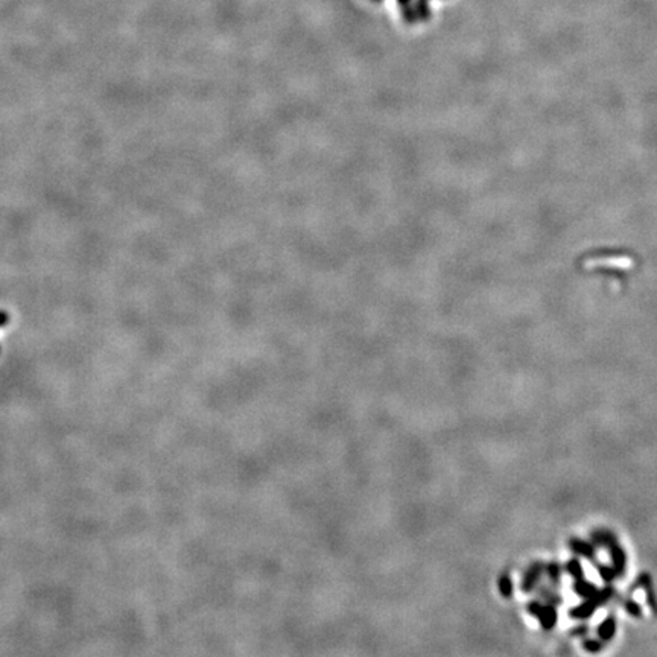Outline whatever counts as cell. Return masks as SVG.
Returning <instances> with one entry per match:
<instances>
[{
	"label": "cell",
	"instance_id": "obj_14",
	"mask_svg": "<svg viewBox=\"0 0 657 657\" xmlns=\"http://www.w3.org/2000/svg\"><path fill=\"white\" fill-rule=\"evenodd\" d=\"M651 586V578H650V575L648 574H642L639 578H638V581L635 583V586H633V589H638V587H650Z\"/></svg>",
	"mask_w": 657,
	"mask_h": 657
},
{
	"label": "cell",
	"instance_id": "obj_3",
	"mask_svg": "<svg viewBox=\"0 0 657 657\" xmlns=\"http://www.w3.org/2000/svg\"><path fill=\"white\" fill-rule=\"evenodd\" d=\"M542 572H543V564H542V563H534V564L529 567V569L525 572V575H523V578H522L520 589H522L523 592H531V590L535 587L537 581L540 580Z\"/></svg>",
	"mask_w": 657,
	"mask_h": 657
},
{
	"label": "cell",
	"instance_id": "obj_8",
	"mask_svg": "<svg viewBox=\"0 0 657 657\" xmlns=\"http://www.w3.org/2000/svg\"><path fill=\"white\" fill-rule=\"evenodd\" d=\"M497 586H499V592L503 598H510L513 595V581L508 575H502L497 580Z\"/></svg>",
	"mask_w": 657,
	"mask_h": 657
},
{
	"label": "cell",
	"instance_id": "obj_2",
	"mask_svg": "<svg viewBox=\"0 0 657 657\" xmlns=\"http://www.w3.org/2000/svg\"><path fill=\"white\" fill-rule=\"evenodd\" d=\"M528 612L532 616H537L540 619V624L545 630H551L557 622V612H555L554 606H551V604L542 606L540 603L532 601L528 604Z\"/></svg>",
	"mask_w": 657,
	"mask_h": 657
},
{
	"label": "cell",
	"instance_id": "obj_16",
	"mask_svg": "<svg viewBox=\"0 0 657 657\" xmlns=\"http://www.w3.org/2000/svg\"><path fill=\"white\" fill-rule=\"evenodd\" d=\"M589 629L587 627H580V629H575V630H572L571 632V635H575V636H578V635H586V632H587Z\"/></svg>",
	"mask_w": 657,
	"mask_h": 657
},
{
	"label": "cell",
	"instance_id": "obj_5",
	"mask_svg": "<svg viewBox=\"0 0 657 657\" xmlns=\"http://www.w3.org/2000/svg\"><path fill=\"white\" fill-rule=\"evenodd\" d=\"M569 546H571L572 551H575V552L580 554V555L587 557L589 560H593V558H595V552H593L592 545H589V543H586V542H583V540H580V539H572V540L569 542Z\"/></svg>",
	"mask_w": 657,
	"mask_h": 657
},
{
	"label": "cell",
	"instance_id": "obj_6",
	"mask_svg": "<svg viewBox=\"0 0 657 657\" xmlns=\"http://www.w3.org/2000/svg\"><path fill=\"white\" fill-rule=\"evenodd\" d=\"M615 630H616L615 618H613V616H609V618L600 625L598 635H600L601 639H604V641H610V639L613 638V635H615Z\"/></svg>",
	"mask_w": 657,
	"mask_h": 657
},
{
	"label": "cell",
	"instance_id": "obj_15",
	"mask_svg": "<svg viewBox=\"0 0 657 657\" xmlns=\"http://www.w3.org/2000/svg\"><path fill=\"white\" fill-rule=\"evenodd\" d=\"M583 647H584L587 651H590V653H595V651L601 650V644H600V642H596V641H586V642L583 644Z\"/></svg>",
	"mask_w": 657,
	"mask_h": 657
},
{
	"label": "cell",
	"instance_id": "obj_9",
	"mask_svg": "<svg viewBox=\"0 0 657 657\" xmlns=\"http://www.w3.org/2000/svg\"><path fill=\"white\" fill-rule=\"evenodd\" d=\"M566 571L569 572V575H572L575 580H581L583 578V567H581V563L577 558L569 560V563L566 564Z\"/></svg>",
	"mask_w": 657,
	"mask_h": 657
},
{
	"label": "cell",
	"instance_id": "obj_11",
	"mask_svg": "<svg viewBox=\"0 0 657 657\" xmlns=\"http://www.w3.org/2000/svg\"><path fill=\"white\" fill-rule=\"evenodd\" d=\"M546 574L554 583H557L560 580V566L557 563H549L546 566Z\"/></svg>",
	"mask_w": 657,
	"mask_h": 657
},
{
	"label": "cell",
	"instance_id": "obj_10",
	"mask_svg": "<svg viewBox=\"0 0 657 657\" xmlns=\"http://www.w3.org/2000/svg\"><path fill=\"white\" fill-rule=\"evenodd\" d=\"M598 569H600V575H601V578H603L606 583H610V581L615 578V575H616V572H615L613 567H609V566H598Z\"/></svg>",
	"mask_w": 657,
	"mask_h": 657
},
{
	"label": "cell",
	"instance_id": "obj_13",
	"mask_svg": "<svg viewBox=\"0 0 657 657\" xmlns=\"http://www.w3.org/2000/svg\"><path fill=\"white\" fill-rule=\"evenodd\" d=\"M647 600H648V604H650L653 613L657 615V600H656V596H654V593H653V590H651V586L647 587Z\"/></svg>",
	"mask_w": 657,
	"mask_h": 657
},
{
	"label": "cell",
	"instance_id": "obj_12",
	"mask_svg": "<svg viewBox=\"0 0 657 657\" xmlns=\"http://www.w3.org/2000/svg\"><path fill=\"white\" fill-rule=\"evenodd\" d=\"M625 609H627V612H629L630 615H633V616H641L642 615V609H641V606L636 603V601H627L625 603Z\"/></svg>",
	"mask_w": 657,
	"mask_h": 657
},
{
	"label": "cell",
	"instance_id": "obj_17",
	"mask_svg": "<svg viewBox=\"0 0 657 657\" xmlns=\"http://www.w3.org/2000/svg\"><path fill=\"white\" fill-rule=\"evenodd\" d=\"M8 323V315L5 312H0V326H3Z\"/></svg>",
	"mask_w": 657,
	"mask_h": 657
},
{
	"label": "cell",
	"instance_id": "obj_1",
	"mask_svg": "<svg viewBox=\"0 0 657 657\" xmlns=\"http://www.w3.org/2000/svg\"><path fill=\"white\" fill-rule=\"evenodd\" d=\"M613 593V590L612 589H604V590H601V592H598L596 595H593L592 598H587V601L586 603H583V604H580V606H577L575 609H572L571 612H569V615L572 616V618H577V619H586V618H589L593 612H595V609L598 607V606H601V604H604L609 598H610V595Z\"/></svg>",
	"mask_w": 657,
	"mask_h": 657
},
{
	"label": "cell",
	"instance_id": "obj_4",
	"mask_svg": "<svg viewBox=\"0 0 657 657\" xmlns=\"http://www.w3.org/2000/svg\"><path fill=\"white\" fill-rule=\"evenodd\" d=\"M609 551L612 554V560H613V569L616 572V575H622L624 569H625V552L622 551V548L615 542H612L609 545Z\"/></svg>",
	"mask_w": 657,
	"mask_h": 657
},
{
	"label": "cell",
	"instance_id": "obj_7",
	"mask_svg": "<svg viewBox=\"0 0 657 657\" xmlns=\"http://www.w3.org/2000/svg\"><path fill=\"white\" fill-rule=\"evenodd\" d=\"M574 589H575V592H577L578 595L584 596V598H592L593 595L598 593V589H596L592 583L583 581V578H581V580H577Z\"/></svg>",
	"mask_w": 657,
	"mask_h": 657
}]
</instances>
